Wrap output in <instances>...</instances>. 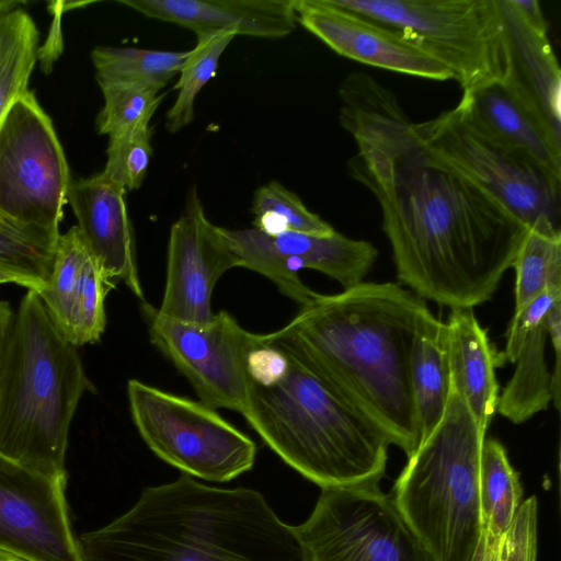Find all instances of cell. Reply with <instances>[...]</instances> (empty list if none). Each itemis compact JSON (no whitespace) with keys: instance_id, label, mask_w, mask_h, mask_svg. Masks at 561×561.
<instances>
[{"instance_id":"1","label":"cell","mask_w":561,"mask_h":561,"mask_svg":"<svg viewBox=\"0 0 561 561\" xmlns=\"http://www.w3.org/2000/svg\"><path fill=\"white\" fill-rule=\"evenodd\" d=\"M355 140L350 175L376 197L398 279L422 299L474 308L492 298L526 227L484 193L432 165L396 94L363 72L339 89Z\"/></svg>"},{"instance_id":"2","label":"cell","mask_w":561,"mask_h":561,"mask_svg":"<svg viewBox=\"0 0 561 561\" xmlns=\"http://www.w3.org/2000/svg\"><path fill=\"white\" fill-rule=\"evenodd\" d=\"M434 314L424 299L392 282H362L317 293L263 343L295 359L379 430L407 457L419 444L411 360Z\"/></svg>"},{"instance_id":"3","label":"cell","mask_w":561,"mask_h":561,"mask_svg":"<svg viewBox=\"0 0 561 561\" xmlns=\"http://www.w3.org/2000/svg\"><path fill=\"white\" fill-rule=\"evenodd\" d=\"M77 541L80 561H307L294 526L261 493L185 473L146 488L128 512Z\"/></svg>"},{"instance_id":"4","label":"cell","mask_w":561,"mask_h":561,"mask_svg":"<svg viewBox=\"0 0 561 561\" xmlns=\"http://www.w3.org/2000/svg\"><path fill=\"white\" fill-rule=\"evenodd\" d=\"M92 391L76 346L39 295L28 289L14 313L0 373V454L50 478L66 479L70 423Z\"/></svg>"},{"instance_id":"5","label":"cell","mask_w":561,"mask_h":561,"mask_svg":"<svg viewBox=\"0 0 561 561\" xmlns=\"http://www.w3.org/2000/svg\"><path fill=\"white\" fill-rule=\"evenodd\" d=\"M287 358V373L278 382L260 386L250 379L241 413L249 425L284 462L321 489L378 484L387 466V437Z\"/></svg>"},{"instance_id":"6","label":"cell","mask_w":561,"mask_h":561,"mask_svg":"<svg viewBox=\"0 0 561 561\" xmlns=\"http://www.w3.org/2000/svg\"><path fill=\"white\" fill-rule=\"evenodd\" d=\"M485 431L449 387L443 417L408 456L391 496L434 561H471L482 522L479 470Z\"/></svg>"},{"instance_id":"7","label":"cell","mask_w":561,"mask_h":561,"mask_svg":"<svg viewBox=\"0 0 561 561\" xmlns=\"http://www.w3.org/2000/svg\"><path fill=\"white\" fill-rule=\"evenodd\" d=\"M381 24L447 67L462 93L503 82L505 28L497 0H330Z\"/></svg>"},{"instance_id":"8","label":"cell","mask_w":561,"mask_h":561,"mask_svg":"<svg viewBox=\"0 0 561 561\" xmlns=\"http://www.w3.org/2000/svg\"><path fill=\"white\" fill-rule=\"evenodd\" d=\"M411 126L432 165L474 186L526 228H560L561 186L483 137L458 104Z\"/></svg>"},{"instance_id":"9","label":"cell","mask_w":561,"mask_h":561,"mask_svg":"<svg viewBox=\"0 0 561 561\" xmlns=\"http://www.w3.org/2000/svg\"><path fill=\"white\" fill-rule=\"evenodd\" d=\"M131 419L147 446L163 461L213 482L252 469L256 445L205 403L147 385L127 382Z\"/></svg>"},{"instance_id":"10","label":"cell","mask_w":561,"mask_h":561,"mask_svg":"<svg viewBox=\"0 0 561 561\" xmlns=\"http://www.w3.org/2000/svg\"><path fill=\"white\" fill-rule=\"evenodd\" d=\"M70 181L53 123L27 91L0 121V214L59 237Z\"/></svg>"},{"instance_id":"11","label":"cell","mask_w":561,"mask_h":561,"mask_svg":"<svg viewBox=\"0 0 561 561\" xmlns=\"http://www.w3.org/2000/svg\"><path fill=\"white\" fill-rule=\"evenodd\" d=\"M294 529L307 561H434L378 484L322 489Z\"/></svg>"},{"instance_id":"12","label":"cell","mask_w":561,"mask_h":561,"mask_svg":"<svg viewBox=\"0 0 561 561\" xmlns=\"http://www.w3.org/2000/svg\"><path fill=\"white\" fill-rule=\"evenodd\" d=\"M141 313L150 342L188 380L201 402L242 413L250 385L248 357L263 345L262 334L247 331L225 310L205 323L168 318L146 301Z\"/></svg>"},{"instance_id":"13","label":"cell","mask_w":561,"mask_h":561,"mask_svg":"<svg viewBox=\"0 0 561 561\" xmlns=\"http://www.w3.org/2000/svg\"><path fill=\"white\" fill-rule=\"evenodd\" d=\"M65 488L66 479L0 454V550L27 561H80Z\"/></svg>"},{"instance_id":"14","label":"cell","mask_w":561,"mask_h":561,"mask_svg":"<svg viewBox=\"0 0 561 561\" xmlns=\"http://www.w3.org/2000/svg\"><path fill=\"white\" fill-rule=\"evenodd\" d=\"M234 267L241 264L225 228L208 220L193 186L184 210L170 229L165 287L158 311L185 322L209 321L214 288Z\"/></svg>"},{"instance_id":"15","label":"cell","mask_w":561,"mask_h":561,"mask_svg":"<svg viewBox=\"0 0 561 561\" xmlns=\"http://www.w3.org/2000/svg\"><path fill=\"white\" fill-rule=\"evenodd\" d=\"M295 10L297 23L341 56L424 79L454 80L447 67L410 41L330 0H296Z\"/></svg>"},{"instance_id":"16","label":"cell","mask_w":561,"mask_h":561,"mask_svg":"<svg viewBox=\"0 0 561 561\" xmlns=\"http://www.w3.org/2000/svg\"><path fill=\"white\" fill-rule=\"evenodd\" d=\"M125 193L123 186L101 172L91 178L70 181L67 201L104 276L114 285L123 282L142 300L144 290Z\"/></svg>"},{"instance_id":"17","label":"cell","mask_w":561,"mask_h":561,"mask_svg":"<svg viewBox=\"0 0 561 561\" xmlns=\"http://www.w3.org/2000/svg\"><path fill=\"white\" fill-rule=\"evenodd\" d=\"M458 106L483 137L561 186V140L503 82L462 93Z\"/></svg>"},{"instance_id":"18","label":"cell","mask_w":561,"mask_h":561,"mask_svg":"<svg viewBox=\"0 0 561 561\" xmlns=\"http://www.w3.org/2000/svg\"><path fill=\"white\" fill-rule=\"evenodd\" d=\"M558 300H561V286L548 287L514 311L508 324L502 356L515 364V369L499 394L496 412L514 424L528 421L552 401L551 373L545 355L548 339L545 318Z\"/></svg>"},{"instance_id":"19","label":"cell","mask_w":561,"mask_h":561,"mask_svg":"<svg viewBox=\"0 0 561 561\" xmlns=\"http://www.w3.org/2000/svg\"><path fill=\"white\" fill-rule=\"evenodd\" d=\"M507 49V90L561 140V71L548 25L526 22L511 0H497Z\"/></svg>"},{"instance_id":"20","label":"cell","mask_w":561,"mask_h":561,"mask_svg":"<svg viewBox=\"0 0 561 561\" xmlns=\"http://www.w3.org/2000/svg\"><path fill=\"white\" fill-rule=\"evenodd\" d=\"M142 15L178 24L196 35L232 31L236 35L278 38L297 25L296 0H124Z\"/></svg>"},{"instance_id":"21","label":"cell","mask_w":561,"mask_h":561,"mask_svg":"<svg viewBox=\"0 0 561 561\" xmlns=\"http://www.w3.org/2000/svg\"><path fill=\"white\" fill-rule=\"evenodd\" d=\"M450 388L462 399L477 423L486 432L499 400L496 367L502 353L492 346L473 308H453L443 325Z\"/></svg>"},{"instance_id":"22","label":"cell","mask_w":561,"mask_h":561,"mask_svg":"<svg viewBox=\"0 0 561 561\" xmlns=\"http://www.w3.org/2000/svg\"><path fill=\"white\" fill-rule=\"evenodd\" d=\"M277 250L293 267L310 268L336 280L343 289L364 282L378 259L377 248L337 231L329 234L283 232L272 236Z\"/></svg>"},{"instance_id":"23","label":"cell","mask_w":561,"mask_h":561,"mask_svg":"<svg viewBox=\"0 0 561 561\" xmlns=\"http://www.w3.org/2000/svg\"><path fill=\"white\" fill-rule=\"evenodd\" d=\"M444 322L433 316L416 335L411 381L419 443L443 417L449 396V371L443 343Z\"/></svg>"},{"instance_id":"24","label":"cell","mask_w":561,"mask_h":561,"mask_svg":"<svg viewBox=\"0 0 561 561\" xmlns=\"http://www.w3.org/2000/svg\"><path fill=\"white\" fill-rule=\"evenodd\" d=\"M523 489L504 446L484 439L480 457L479 499L482 528L503 537L522 504Z\"/></svg>"},{"instance_id":"25","label":"cell","mask_w":561,"mask_h":561,"mask_svg":"<svg viewBox=\"0 0 561 561\" xmlns=\"http://www.w3.org/2000/svg\"><path fill=\"white\" fill-rule=\"evenodd\" d=\"M512 267L515 309L519 310L551 286H561V229L537 222L526 229Z\"/></svg>"},{"instance_id":"26","label":"cell","mask_w":561,"mask_h":561,"mask_svg":"<svg viewBox=\"0 0 561 561\" xmlns=\"http://www.w3.org/2000/svg\"><path fill=\"white\" fill-rule=\"evenodd\" d=\"M38 31L32 18L16 7L0 12V121L28 91L37 56Z\"/></svg>"},{"instance_id":"27","label":"cell","mask_w":561,"mask_h":561,"mask_svg":"<svg viewBox=\"0 0 561 561\" xmlns=\"http://www.w3.org/2000/svg\"><path fill=\"white\" fill-rule=\"evenodd\" d=\"M188 51L98 46L91 57L99 83L128 82L160 91L185 64Z\"/></svg>"},{"instance_id":"28","label":"cell","mask_w":561,"mask_h":561,"mask_svg":"<svg viewBox=\"0 0 561 561\" xmlns=\"http://www.w3.org/2000/svg\"><path fill=\"white\" fill-rule=\"evenodd\" d=\"M58 238L0 214V270L19 277L27 289L41 290L50 276Z\"/></svg>"},{"instance_id":"29","label":"cell","mask_w":561,"mask_h":561,"mask_svg":"<svg viewBox=\"0 0 561 561\" xmlns=\"http://www.w3.org/2000/svg\"><path fill=\"white\" fill-rule=\"evenodd\" d=\"M91 254L78 226L71 227L59 236L50 276L45 286L36 291L68 339L81 273Z\"/></svg>"},{"instance_id":"30","label":"cell","mask_w":561,"mask_h":561,"mask_svg":"<svg viewBox=\"0 0 561 561\" xmlns=\"http://www.w3.org/2000/svg\"><path fill=\"white\" fill-rule=\"evenodd\" d=\"M197 43L180 71L175 84L179 91L172 107L167 112L165 127L176 133L194 119V104L202 88L215 76L219 59L236 35L232 31L199 34Z\"/></svg>"},{"instance_id":"31","label":"cell","mask_w":561,"mask_h":561,"mask_svg":"<svg viewBox=\"0 0 561 561\" xmlns=\"http://www.w3.org/2000/svg\"><path fill=\"white\" fill-rule=\"evenodd\" d=\"M225 232L237 254L241 267L254 271L273 282L278 290L299 306L317 293L298 277L289 260L275 247L272 236L257 228Z\"/></svg>"},{"instance_id":"32","label":"cell","mask_w":561,"mask_h":561,"mask_svg":"<svg viewBox=\"0 0 561 561\" xmlns=\"http://www.w3.org/2000/svg\"><path fill=\"white\" fill-rule=\"evenodd\" d=\"M253 225L270 236L283 232L329 234L334 228L310 211L301 199L277 181L260 186L253 195Z\"/></svg>"},{"instance_id":"33","label":"cell","mask_w":561,"mask_h":561,"mask_svg":"<svg viewBox=\"0 0 561 561\" xmlns=\"http://www.w3.org/2000/svg\"><path fill=\"white\" fill-rule=\"evenodd\" d=\"M104 105L96 117L99 134L114 136L149 124L163 95L150 87L128 82L99 83Z\"/></svg>"},{"instance_id":"34","label":"cell","mask_w":561,"mask_h":561,"mask_svg":"<svg viewBox=\"0 0 561 561\" xmlns=\"http://www.w3.org/2000/svg\"><path fill=\"white\" fill-rule=\"evenodd\" d=\"M114 287L91 254L81 273L69 333L76 346L100 341L106 324L105 297Z\"/></svg>"},{"instance_id":"35","label":"cell","mask_w":561,"mask_h":561,"mask_svg":"<svg viewBox=\"0 0 561 561\" xmlns=\"http://www.w3.org/2000/svg\"><path fill=\"white\" fill-rule=\"evenodd\" d=\"M152 134L149 124H142L110 136L107 159L102 172L125 190L140 187L152 153Z\"/></svg>"},{"instance_id":"36","label":"cell","mask_w":561,"mask_h":561,"mask_svg":"<svg viewBox=\"0 0 561 561\" xmlns=\"http://www.w3.org/2000/svg\"><path fill=\"white\" fill-rule=\"evenodd\" d=\"M250 379L260 386L278 382L287 373L288 358L276 347L263 345L251 351L248 357Z\"/></svg>"},{"instance_id":"37","label":"cell","mask_w":561,"mask_h":561,"mask_svg":"<svg viewBox=\"0 0 561 561\" xmlns=\"http://www.w3.org/2000/svg\"><path fill=\"white\" fill-rule=\"evenodd\" d=\"M545 324L554 353V366L551 373L552 403L557 410H560L561 300L556 301L549 309L545 318Z\"/></svg>"},{"instance_id":"38","label":"cell","mask_w":561,"mask_h":561,"mask_svg":"<svg viewBox=\"0 0 561 561\" xmlns=\"http://www.w3.org/2000/svg\"><path fill=\"white\" fill-rule=\"evenodd\" d=\"M502 537H494L482 528L481 537L471 561H501Z\"/></svg>"},{"instance_id":"39","label":"cell","mask_w":561,"mask_h":561,"mask_svg":"<svg viewBox=\"0 0 561 561\" xmlns=\"http://www.w3.org/2000/svg\"><path fill=\"white\" fill-rule=\"evenodd\" d=\"M14 313L8 301L0 300V373L12 330Z\"/></svg>"},{"instance_id":"40","label":"cell","mask_w":561,"mask_h":561,"mask_svg":"<svg viewBox=\"0 0 561 561\" xmlns=\"http://www.w3.org/2000/svg\"><path fill=\"white\" fill-rule=\"evenodd\" d=\"M2 283H15L18 285L23 286L21 279L19 277L0 270V284H2Z\"/></svg>"},{"instance_id":"41","label":"cell","mask_w":561,"mask_h":561,"mask_svg":"<svg viewBox=\"0 0 561 561\" xmlns=\"http://www.w3.org/2000/svg\"><path fill=\"white\" fill-rule=\"evenodd\" d=\"M0 561H27L14 554L0 550Z\"/></svg>"},{"instance_id":"42","label":"cell","mask_w":561,"mask_h":561,"mask_svg":"<svg viewBox=\"0 0 561 561\" xmlns=\"http://www.w3.org/2000/svg\"><path fill=\"white\" fill-rule=\"evenodd\" d=\"M19 4H20L19 1L16 2V1H1L0 0V12L16 8V7H19Z\"/></svg>"}]
</instances>
